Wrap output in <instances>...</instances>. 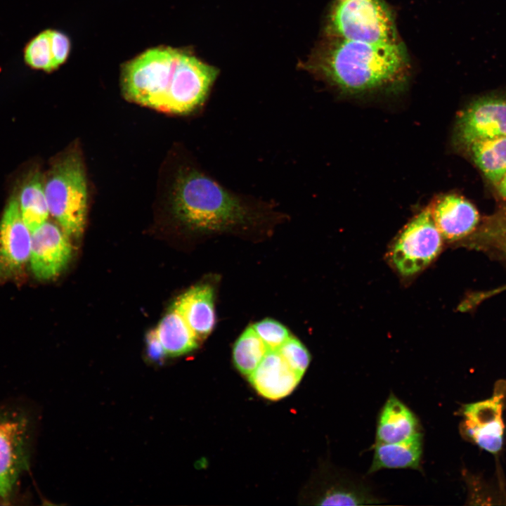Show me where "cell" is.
Here are the masks:
<instances>
[{
    "instance_id": "6da1fadb",
    "label": "cell",
    "mask_w": 506,
    "mask_h": 506,
    "mask_svg": "<svg viewBox=\"0 0 506 506\" xmlns=\"http://www.w3.org/2000/svg\"><path fill=\"white\" fill-rule=\"evenodd\" d=\"M217 70L171 47L150 48L124 65L121 86L129 101L157 110L187 115L202 107Z\"/></svg>"
},
{
    "instance_id": "7a4b0ae2",
    "label": "cell",
    "mask_w": 506,
    "mask_h": 506,
    "mask_svg": "<svg viewBox=\"0 0 506 506\" xmlns=\"http://www.w3.org/2000/svg\"><path fill=\"white\" fill-rule=\"evenodd\" d=\"M306 67L342 91L361 93L400 85L410 60L401 41L375 44L328 37Z\"/></svg>"
},
{
    "instance_id": "3957f363",
    "label": "cell",
    "mask_w": 506,
    "mask_h": 506,
    "mask_svg": "<svg viewBox=\"0 0 506 506\" xmlns=\"http://www.w3.org/2000/svg\"><path fill=\"white\" fill-rule=\"evenodd\" d=\"M175 218L186 228L212 233L245 228L266 220L268 202L236 193L197 166L177 172L171 195Z\"/></svg>"
},
{
    "instance_id": "277c9868",
    "label": "cell",
    "mask_w": 506,
    "mask_h": 506,
    "mask_svg": "<svg viewBox=\"0 0 506 506\" xmlns=\"http://www.w3.org/2000/svg\"><path fill=\"white\" fill-rule=\"evenodd\" d=\"M49 213L68 235L84 231L87 209V185L82 160L77 152L60 158L44 183Z\"/></svg>"
},
{
    "instance_id": "5b68a950",
    "label": "cell",
    "mask_w": 506,
    "mask_h": 506,
    "mask_svg": "<svg viewBox=\"0 0 506 506\" xmlns=\"http://www.w3.org/2000/svg\"><path fill=\"white\" fill-rule=\"evenodd\" d=\"M328 37L368 43L400 41L394 14L384 0H333Z\"/></svg>"
},
{
    "instance_id": "8992f818",
    "label": "cell",
    "mask_w": 506,
    "mask_h": 506,
    "mask_svg": "<svg viewBox=\"0 0 506 506\" xmlns=\"http://www.w3.org/2000/svg\"><path fill=\"white\" fill-rule=\"evenodd\" d=\"M32 422L28 413L15 406L0 408V504H7L30 456Z\"/></svg>"
},
{
    "instance_id": "52a82bcc",
    "label": "cell",
    "mask_w": 506,
    "mask_h": 506,
    "mask_svg": "<svg viewBox=\"0 0 506 506\" xmlns=\"http://www.w3.org/2000/svg\"><path fill=\"white\" fill-rule=\"evenodd\" d=\"M442 236L427 208L413 219L401 231L390 256L396 270L412 275L427 267L439 254Z\"/></svg>"
},
{
    "instance_id": "ba28073f",
    "label": "cell",
    "mask_w": 506,
    "mask_h": 506,
    "mask_svg": "<svg viewBox=\"0 0 506 506\" xmlns=\"http://www.w3.org/2000/svg\"><path fill=\"white\" fill-rule=\"evenodd\" d=\"M506 398V381L495 384L492 395L484 400L465 405L461 410V432L480 448L492 454L502 447L505 424L502 417Z\"/></svg>"
},
{
    "instance_id": "9c48e42d",
    "label": "cell",
    "mask_w": 506,
    "mask_h": 506,
    "mask_svg": "<svg viewBox=\"0 0 506 506\" xmlns=\"http://www.w3.org/2000/svg\"><path fill=\"white\" fill-rule=\"evenodd\" d=\"M456 136L467 148L477 141L506 136V96H482L470 103L458 119Z\"/></svg>"
},
{
    "instance_id": "30bf717a",
    "label": "cell",
    "mask_w": 506,
    "mask_h": 506,
    "mask_svg": "<svg viewBox=\"0 0 506 506\" xmlns=\"http://www.w3.org/2000/svg\"><path fill=\"white\" fill-rule=\"evenodd\" d=\"M31 240L18 200L13 197L0 221V279L11 278L22 271L30 259Z\"/></svg>"
},
{
    "instance_id": "8fae6325",
    "label": "cell",
    "mask_w": 506,
    "mask_h": 506,
    "mask_svg": "<svg viewBox=\"0 0 506 506\" xmlns=\"http://www.w3.org/2000/svg\"><path fill=\"white\" fill-rule=\"evenodd\" d=\"M66 235L58 226L46 221L32 232L30 267L37 278H52L68 263L72 246Z\"/></svg>"
},
{
    "instance_id": "7c38bea8",
    "label": "cell",
    "mask_w": 506,
    "mask_h": 506,
    "mask_svg": "<svg viewBox=\"0 0 506 506\" xmlns=\"http://www.w3.org/2000/svg\"><path fill=\"white\" fill-rule=\"evenodd\" d=\"M248 377L261 396L270 400H278L291 394L302 377L290 368L276 350L268 351Z\"/></svg>"
},
{
    "instance_id": "4fadbf2b",
    "label": "cell",
    "mask_w": 506,
    "mask_h": 506,
    "mask_svg": "<svg viewBox=\"0 0 506 506\" xmlns=\"http://www.w3.org/2000/svg\"><path fill=\"white\" fill-rule=\"evenodd\" d=\"M431 209L438 231L442 238L448 241L458 240L469 235L479 221L476 207L456 195L441 197Z\"/></svg>"
},
{
    "instance_id": "5bb4252c",
    "label": "cell",
    "mask_w": 506,
    "mask_h": 506,
    "mask_svg": "<svg viewBox=\"0 0 506 506\" xmlns=\"http://www.w3.org/2000/svg\"><path fill=\"white\" fill-rule=\"evenodd\" d=\"M171 307L183 316L200 340L212 331L216 318L214 289L210 285L192 287L181 294Z\"/></svg>"
},
{
    "instance_id": "9a60e30c",
    "label": "cell",
    "mask_w": 506,
    "mask_h": 506,
    "mask_svg": "<svg viewBox=\"0 0 506 506\" xmlns=\"http://www.w3.org/2000/svg\"><path fill=\"white\" fill-rule=\"evenodd\" d=\"M422 434L415 413L394 394H390L378 416L376 442H402Z\"/></svg>"
},
{
    "instance_id": "2e32d148",
    "label": "cell",
    "mask_w": 506,
    "mask_h": 506,
    "mask_svg": "<svg viewBox=\"0 0 506 506\" xmlns=\"http://www.w3.org/2000/svg\"><path fill=\"white\" fill-rule=\"evenodd\" d=\"M423 451L422 434L402 442H375L372 462L368 474L383 469H413L421 470Z\"/></svg>"
},
{
    "instance_id": "e0dca14e",
    "label": "cell",
    "mask_w": 506,
    "mask_h": 506,
    "mask_svg": "<svg viewBox=\"0 0 506 506\" xmlns=\"http://www.w3.org/2000/svg\"><path fill=\"white\" fill-rule=\"evenodd\" d=\"M155 332L167 354L180 356L196 349L199 339L183 316L171 307Z\"/></svg>"
},
{
    "instance_id": "ac0fdd59",
    "label": "cell",
    "mask_w": 506,
    "mask_h": 506,
    "mask_svg": "<svg viewBox=\"0 0 506 506\" xmlns=\"http://www.w3.org/2000/svg\"><path fill=\"white\" fill-rule=\"evenodd\" d=\"M467 148L474 163L495 187L506 172V136L477 141Z\"/></svg>"
},
{
    "instance_id": "d6986e66",
    "label": "cell",
    "mask_w": 506,
    "mask_h": 506,
    "mask_svg": "<svg viewBox=\"0 0 506 506\" xmlns=\"http://www.w3.org/2000/svg\"><path fill=\"white\" fill-rule=\"evenodd\" d=\"M18 200L22 219L31 233L46 221L49 209L40 174H35L25 182Z\"/></svg>"
},
{
    "instance_id": "ffe728a7",
    "label": "cell",
    "mask_w": 506,
    "mask_h": 506,
    "mask_svg": "<svg viewBox=\"0 0 506 506\" xmlns=\"http://www.w3.org/2000/svg\"><path fill=\"white\" fill-rule=\"evenodd\" d=\"M268 351L252 326L247 327L233 347V361L242 375L249 376Z\"/></svg>"
},
{
    "instance_id": "44dd1931",
    "label": "cell",
    "mask_w": 506,
    "mask_h": 506,
    "mask_svg": "<svg viewBox=\"0 0 506 506\" xmlns=\"http://www.w3.org/2000/svg\"><path fill=\"white\" fill-rule=\"evenodd\" d=\"M24 58L26 63L34 69L51 72L58 67L53 57L50 30L39 33L28 43Z\"/></svg>"
},
{
    "instance_id": "7402d4cb",
    "label": "cell",
    "mask_w": 506,
    "mask_h": 506,
    "mask_svg": "<svg viewBox=\"0 0 506 506\" xmlns=\"http://www.w3.org/2000/svg\"><path fill=\"white\" fill-rule=\"evenodd\" d=\"M252 327L268 351L278 350L291 337L285 325L272 318L264 319Z\"/></svg>"
},
{
    "instance_id": "603a6c76",
    "label": "cell",
    "mask_w": 506,
    "mask_h": 506,
    "mask_svg": "<svg viewBox=\"0 0 506 506\" xmlns=\"http://www.w3.org/2000/svg\"><path fill=\"white\" fill-rule=\"evenodd\" d=\"M479 243L506 254V208L490 219L479 233Z\"/></svg>"
},
{
    "instance_id": "cb8c5ba5",
    "label": "cell",
    "mask_w": 506,
    "mask_h": 506,
    "mask_svg": "<svg viewBox=\"0 0 506 506\" xmlns=\"http://www.w3.org/2000/svg\"><path fill=\"white\" fill-rule=\"evenodd\" d=\"M278 351L290 368L302 377L311 361L310 353L304 345L291 336Z\"/></svg>"
},
{
    "instance_id": "d4e9b609",
    "label": "cell",
    "mask_w": 506,
    "mask_h": 506,
    "mask_svg": "<svg viewBox=\"0 0 506 506\" xmlns=\"http://www.w3.org/2000/svg\"><path fill=\"white\" fill-rule=\"evenodd\" d=\"M50 36L55 63L58 67L68 56L70 40L65 34L56 30H50Z\"/></svg>"
},
{
    "instance_id": "484cf974",
    "label": "cell",
    "mask_w": 506,
    "mask_h": 506,
    "mask_svg": "<svg viewBox=\"0 0 506 506\" xmlns=\"http://www.w3.org/2000/svg\"><path fill=\"white\" fill-rule=\"evenodd\" d=\"M147 351L151 360L160 361L166 354V351L157 338L155 330H152L147 336Z\"/></svg>"
},
{
    "instance_id": "4316f807",
    "label": "cell",
    "mask_w": 506,
    "mask_h": 506,
    "mask_svg": "<svg viewBox=\"0 0 506 506\" xmlns=\"http://www.w3.org/2000/svg\"><path fill=\"white\" fill-rule=\"evenodd\" d=\"M499 195L506 200V172L495 186Z\"/></svg>"
}]
</instances>
